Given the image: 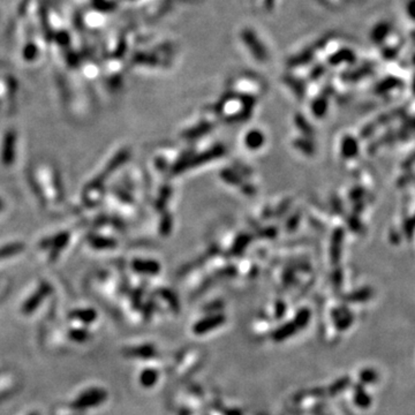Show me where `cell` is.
<instances>
[{
    "mask_svg": "<svg viewBox=\"0 0 415 415\" xmlns=\"http://www.w3.org/2000/svg\"><path fill=\"white\" fill-rule=\"evenodd\" d=\"M24 250V243L22 242H14L6 244V246L0 248V260L7 259L13 255H17V254L23 252Z\"/></svg>",
    "mask_w": 415,
    "mask_h": 415,
    "instance_id": "277c9868",
    "label": "cell"
},
{
    "mask_svg": "<svg viewBox=\"0 0 415 415\" xmlns=\"http://www.w3.org/2000/svg\"><path fill=\"white\" fill-rule=\"evenodd\" d=\"M15 133L13 131H8L4 137L1 150V162L4 165H12L15 158Z\"/></svg>",
    "mask_w": 415,
    "mask_h": 415,
    "instance_id": "6da1fadb",
    "label": "cell"
},
{
    "mask_svg": "<svg viewBox=\"0 0 415 415\" xmlns=\"http://www.w3.org/2000/svg\"><path fill=\"white\" fill-rule=\"evenodd\" d=\"M2 209H4V203H2V202L0 201V211H1Z\"/></svg>",
    "mask_w": 415,
    "mask_h": 415,
    "instance_id": "8fae6325",
    "label": "cell"
},
{
    "mask_svg": "<svg viewBox=\"0 0 415 415\" xmlns=\"http://www.w3.org/2000/svg\"><path fill=\"white\" fill-rule=\"evenodd\" d=\"M133 268L138 272H144V273H156L158 272L159 265L158 263L153 262V261H134L133 262Z\"/></svg>",
    "mask_w": 415,
    "mask_h": 415,
    "instance_id": "3957f363",
    "label": "cell"
},
{
    "mask_svg": "<svg viewBox=\"0 0 415 415\" xmlns=\"http://www.w3.org/2000/svg\"><path fill=\"white\" fill-rule=\"evenodd\" d=\"M54 40L57 41V43L63 47H67L69 44V35L67 34V31H59L54 35Z\"/></svg>",
    "mask_w": 415,
    "mask_h": 415,
    "instance_id": "ba28073f",
    "label": "cell"
},
{
    "mask_svg": "<svg viewBox=\"0 0 415 415\" xmlns=\"http://www.w3.org/2000/svg\"><path fill=\"white\" fill-rule=\"evenodd\" d=\"M126 159H127V153H126V151H121V153H119L118 155L115 156L113 159H112V162L110 164H109L108 169H106V172L104 173V175H106V173L113 172L114 170L117 169L118 166H120L121 164L124 163Z\"/></svg>",
    "mask_w": 415,
    "mask_h": 415,
    "instance_id": "52a82bcc",
    "label": "cell"
},
{
    "mask_svg": "<svg viewBox=\"0 0 415 415\" xmlns=\"http://www.w3.org/2000/svg\"><path fill=\"white\" fill-rule=\"evenodd\" d=\"M69 241V233H60L52 239H50L49 241H44L43 246H51L52 247V249H51V261L56 260V257L59 255V253L61 252V249L64 248V247L66 246L67 243H68Z\"/></svg>",
    "mask_w": 415,
    "mask_h": 415,
    "instance_id": "7a4b0ae2",
    "label": "cell"
},
{
    "mask_svg": "<svg viewBox=\"0 0 415 415\" xmlns=\"http://www.w3.org/2000/svg\"><path fill=\"white\" fill-rule=\"evenodd\" d=\"M89 243L96 249H110L117 244L113 239H109V238L102 237H92L89 239Z\"/></svg>",
    "mask_w": 415,
    "mask_h": 415,
    "instance_id": "5b68a950",
    "label": "cell"
},
{
    "mask_svg": "<svg viewBox=\"0 0 415 415\" xmlns=\"http://www.w3.org/2000/svg\"><path fill=\"white\" fill-rule=\"evenodd\" d=\"M247 142H248V146L250 147H257L262 142V136H261L260 133H252L248 136Z\"/></svg>",
    "mask_w": 415,
    "mask_h": 415,
    "instance_id": "9c48e42d",
    "label": "cell"
},
{
    "mask_svg": "<svg viewBox=\"0 0 415 415\" xmlns=\"http://www.w3.org/2000/svg\"><path fill=\"white\" fill-rule=\"evenodd\" d=\"M408 13H410L411 17L414 18L415 20V1L410 2V5H408Z\"/></svg>",
    "mask_w": 415,
    "mask_h": 415,
    "instance_id": "30bf717a",
    "label": "cell"
},
{
    "mask_svg": "<svg viewBox=\"0 0 415 415\" xmlns=\"http://www.w3.org/2000/svg\"><path fill=\"white\" fill-rule=\"evenodd\" d=\"M22 56L25 61H34L38 56V47L37 45L33 42H28L24 45L23 51H22Z\"/></svg>",
    "mask_w": 415,
    "mask_h": 415,
    "instance_id": "8992f818",
    "label": "cell"
}]
</instances>
